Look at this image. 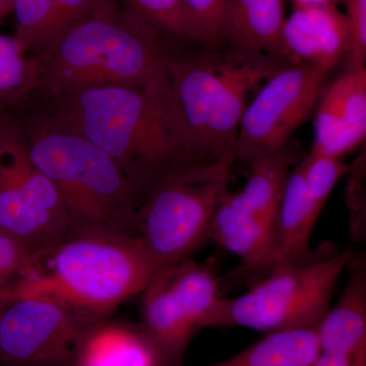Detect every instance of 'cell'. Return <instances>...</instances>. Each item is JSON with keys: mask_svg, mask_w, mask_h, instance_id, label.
Listing matches in <instances>:
<instances>
[{"mask_svg": "<svg viewBox=\"0 0 366 366\" xmlns=\"http://www.w3.org/2000/svg\"><path fill=\"white\" fill-rule=\"evenodd\" d=\"M312 366H366V361L352 360L336 354L320 352Z\"/></svg>", "mask_w": 366, "mask_h": 366, "instance_id": "4316f807", "label": "cell"}, {"mask_svg": "<svg viewBox=\"0 0 366 366\" xmlns=\"http://www.w3.org/2000/svg\"><path fill=\"white\" fill-rule=\"evenodd\" d=\"M295 6H337L343 0H292Z\"/></svg>", "mask_w": 366, "mask_h": 366, "instance_id": "83f0119b", "label": "cell"}, {"mask_svg": "<svg viewBox=\"0 0 366 366\" xmlns=\"http://www.w3.org/2000/svg\"><path fill=\"white\" fill-rule=\"evenodd\" d=\"M36 167L52 183L74 234L139 236V199L107 154L51 120L26 134Z\"/></svg>", "mask_w": 366, "mask_h": 366, "instance_id": "5b68a950", "label": "cell"}, {"mask_svg": "<svg viewBox=\"0 0 366 366\" xmlns=\"http://www.w3.org/2000/svg\"><path fill=\"white\" fill-rule=\"evenodd\" d=\"M221 285L213 267L190 257L159 272L141 293L139 327L164 366H183L190 342L202 330L217 327Z\"/></svg>", "mask_w": 366, "mask_h": 366, "instance_id": "ba28073f", "label": "cell"}, {"mask_svg": "<svg viewBox=\"0 0 366 366\" xmlns=\"http://www.w3.org/2000/svg\"><path fill=\"white\" fill-rule=\"evenodd\" d=\"M320 215L308 194L298 162L284 187L272 230L268 262L259 274L277 264L300 261L312 254L310 240Z\"/></svg>", "mask_w": 366, "mask_h": 366, "instance_id": "2e32d148", "label": "cell"}, {"mask_svg": "<svg viewBox=\"0 0 366 366\" xmlns=\"http://www.w3.org/2000/svg\"><path fill=\"white\" fill-rule=\"evenodd\" d=\"M16 38L0 35V99L13 97L32 86V64H26Z\"/></svg>", "mask_w": 366, "mask_h": 366, "instance_id": "7402d4cb", "label": "cell"}, {"mask_svg": "<svg viewBox=\"0 0 366 366\" xmlns=\"http://www.w3.org/2000/svg\"><path fill=\"white\" fill-rule=\"evenodd\" d=\"M55 0H14L16 40L24 53L36 49L44 39L54 11Z\"/></svg>", "mask_w": 366, "mask_h": 366, "instance_id": "44dd1931", "label": "cell"}, {"mask_svg": "<svg viewBox=\"0 0 366 366\" xmlns=\"http://www.w3.org/2000/svg\"><path fill=\"white\" fill-rule=\"evenodd\" d=\"M285 20L284 0H227L224 46L288 62L282 43Z\"/></svg>", "mask_w": 366, "mask_h": 366, "instance_id": "e0dca14e", "label": "cell"}, {"mask_svg": "<svg viewBox=\"0 0 366 366\" xmlns=\"http://www.w3.org/2000/svg\"><path fill=\"white\" fill-rule=\"evenodd\" d=\"M14 2V0H0V19L4 18L9 11H13Z\"/></svg>", "mask_w": 366, "mask_h": 366, "instance_id": "f1b7e54d", "label": "cell"}, {"mask_svg": "<svg viewBox=\"0 0 366 366\" xmlns=\"http://www.w3.org/2000/svg\"><path fill=\"white\" fill-rule=\"evenodd\" d=\"M183 2L199 31L203 47L208 49L224 47L227 0H183Z\"/></svg>", "mask_w": 366, "mask_h": 366, "instance_id": "603a6c76", "label": "cell"}, {"mask_svg": "<svg viewBox=\"0 0 366 366\" xmlns=\"http://www.w3.org/2000/svg\"><path fill=\"white\" fill-rule=\"evenodd\" d=\"M217 48L168 59L171 105L190 165L216 162L234 151L249 94L284 60L233 48Z\"/></svg>", "mask_w": 366, "mask_h": 366, "instance_id": "3957f363", "label": "cell"}, {"mask_svg": "<svg viewBox=\"0 0 366 366\" xmlns=\"http://www.w3.org/2000/svg\"><path fill=\"white\" fill-rule=\"evenodd\" d=\"M320 354L317 327L268 333L232 357L207 366H312Z\"/></svg>", "mask_w": 366, "mask_h": 366, "instance_id": "ac0fdd59", "label": "cell"}, {"mask_svg": "<svg viewBox=\"0 0 366 366\" xmlns=\"http://www.w3.org/2000/svg\"><path fill=\"white\" fill-rule=\"evenodd\" d=\"M349 29V49L346 55V71L365 67L366 0H343Z\"/></svg>", "mask_w": 366, "mask_h": 366, "instance_id": "cb8c5ba5", "label": "cell"}, {"mask_svg": "<svg viewBox=\"0 0 366 366\" xmlns=\"http://www.w3.org/2000/svg\"><path fill=\"white\" fill-rule=\"evenodd\" d=\"M99 320L42 296L0 300V366H71L84 332Z\"/></svg>", "mask_w": 366, "mask_h": 366, "instance_id": "8fae6325", "label": "cell"}, {"mask_svg": "<svg viewBox=\"0 0 366 366\" xmlns=\"http://www.w3.org/2000/svg\"><path fill=\"white\" fill-rule=\"evenodd\" d=\"M28 254L23 245L0 230V300L13 288Z\"/></svg>", "mask_w": 366, "mask_h": 366, "instance_id": "484cf974", "label": "cell"}, {"mask_svg": "<svg viewBox=\"0 0 366 366\" xmlns=\"http://www.w3.org/2000/svg\"><path fill=\"white\" fill-rule=\"evenodd\" d=\"M54 124L107 154L139 202L171 170L190 164L171 105L169 79L151 86H86L50 96Z\"/></svg>", "mask_w": 366, "mask_h": 366, "instance_id": "6da1fadb", "label": "cell"}, {"mask_svg": "<svg viewBox=\"0 0 366 366\" xmlns=\"http://www.w3.org/2000/svg\"><path fill=\"white\" fill-rule=\"evenodd\" d=\"M0 230L29 252L74 234L59 194L34 164L26 134L0 117Z\"/></svg>", "mask_w": 366, "mask_h": 366, "instance_id": "9c48e42d", "label": "cell"}, {"mask_svg": "<svg viewBox=\"0 0 366 366\" xmlns=\"http://www.w3.org/2000/svg\"><path fill=\"white\" fill-rule=\"evenodd\" d=\"M329 72L287 66L266 81L245 108L234 144L236 161L250 164L283 150L317 104Z\"/></svg>", "mask_w": 366, "mask_h": 366, "instance_id": "30bf717a", "label": "cell"}, {"mask_svg": "<svg viewBox=\"0 0 366 366\" xmlns=\"http://www.w3.org/2000/svg\"><path fill=\"white\" fill-rule=\"evenodd\" d=\"M312 151L343 158L365 141L366 69L346 71L317 101Z\"/></svg>", "mask_w": 366, "mask_h": 366, "instance_id": "7c38bea8", "label": "cell"}, {"mask_svg": "<svg viewBox=\"0 0 366 366\" xmlns=\"http://www.w3.org/2000/svg\"><path fill=\"white\" fill-rule=\"evenodd\" d=\"M340 300L317 327L320 352L366 361V259L354 255Z\"/></svg>", "mask_w": 366, "mask_h": 366, "instance_id": "5bb4252c", "label": "cell"}, {"mask_svg": "<svg viewBox=\"0 0 366 366\" xmlns=\"http://www.w3.org/2000/svg\"><path fill=\"white\" fill-rule=\"evenodd\" d=\"M164 37L122 2H114L37 48L32 86L50 97L86 86L165 83L170 53Z\"/></svg>", "mask_w": 366, "mask_h": 366, "instance_id": "7a4b0ae2", "label": "cell"}, {"mask_svg": "<svg viewBox=\"0 0 366 366\" xmlns=\"http://www.w3.org/2000/svg\"><path fill=\"white\" fill-rule=\"evenodd\" d=\"M354 255L352 249L324 243L305 259L272 267L247 292L224 298L217 327H243L264 333L315 329Z\"/></svg>", "mask_w": 366, "mask_h": 366, "instance_id": "8992f818", "label": "cell"}, {"mask_svg": "<svg viewBox=\"0 0 366 366\" xmlns=\"http://www.w3.org/2000/svg\"><path fill=\"white\" fill-rule=\"evenodd\" d=\"M127 9L165 37L202 44L183 0H120Z\"/></svg>", "mask_w": 366, "mask_h": 366, "instance_id": "d6986e66", "label": "cell"}, {"mask_svg": "<svg viewBox=\"0 0 366 366\" xmlns=\"http://www.w3.org/2000/svg\"><path fill=\"white\" fill-rule=\"evenodd\" d=\"M284 56L293 66L331 72L346 56L349 29L337 6H295L282 32Z\"/></svg>", "mask_w": 366, "mask_h": 366, "instance_id": "4fadbf2b", "label": "cell"}, {"mask_svg": "<svg viewBox=\"0 0 366 366\" xmlns=\"http://www.w3.org/2000/svg\"><path fill=\"white\" fill-rule=\"evenodd\" d=\"M235 162L231 151L214 163L175 168L139 202L137 233L159 271L190 259L208 243L209 224Z\"/></svg>", "mask_w": 366, "mask_h": 366, "instance_id": "52a82bcc", "label": "cell"}, {"mask_svg": "<svg viewBox=\"0 0 366 366\" xmlns=\"http://www.w3.org/2000/svg\"><path fill=\"white\" fill-rule=\"evenodd\" d=\"M117 1L120 0H55L51 23L39 46L66 26L84 20Z\"/></svg>", "mask_w": 366, "mask_h": 366, "instance_id": "d4e9b609", "label": "cell"}, {"mask_svg": "<svg viewBox=\"0 0 366 366\" xmlns=\"http://www.w3.org/2000/svg\"><path fill=\"white\" fill-rule=\"evenodd\" d=\"M159 272L139 236L72 234L29 252L6 296H42L105 319Z\"/></svg>", "mask_w": 366, "mask_h": 366, "instance_id": "277c9868", "label": "cell"}, {"mask_svg": "<svg viewBox=\"0 0 366 366\" xmlns=\"http://www.w3.org/2000/svg\"><path fill=\"white\" fill-rule=\"evenodd\" d=\"M300 165L308 194L315 209L322 213L335 185L348 173L350 166L344 163L341 158L312 151L301 159Z\"/></svg>", "mask_w": 366, "mask_h": 366, "instance_id": "ffe728a7", "label": "cell"}, {"mask_svg": "<svg viewBox=\"0 0 366 366\" xmlns=\"http://www.w3.org/2000/svg\"><path fill=\"white\" fill-rule=\"evenodd\" d=\"M71 366H164L139 325L99 320L74 347Z\"/></svg>", "mask_w": 366, "mask_h": 366, "instance_id": "9a60e30c", "label": "cell"}]
</instances>
